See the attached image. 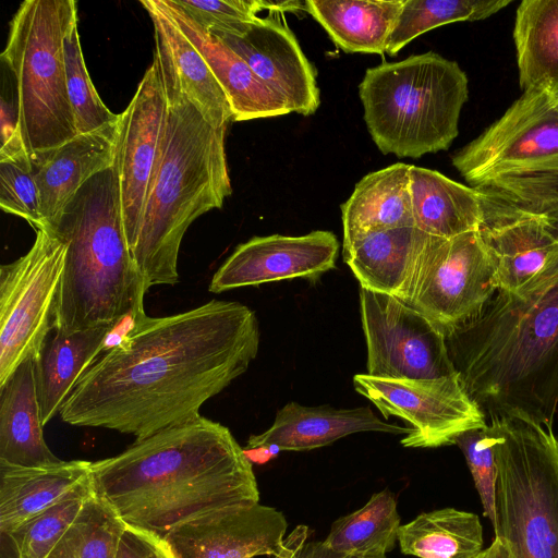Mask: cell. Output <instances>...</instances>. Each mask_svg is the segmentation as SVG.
Wrapping results in <instances>:
<instances>
[{
	"instance_id": "22",
	"label": "cell",
	"mask_w": 558,
	"mask_h": 558,
	"mask_svg": "<svg viewBox=\"0 0 558 558\" xmlns=\"http://www.w3.org/2000/svg\"><path fill=\"white\" fill-rule=\"evenodd\" d=\"M165 3L223 89L231 106L232 121L292 113L286 101L276 95L240 56L192 20L172 0H165Z\"/></svg>"
},
{
	"instance_id": "33",
	"label": "cell",
	"mask_w": 558,
	"mask_h": 558,
	"mask_svg": "<svg viewBox=\"0 0 558 558\" xmlns=\"http://www.w3.org/2000/svg\"><path fill=\"white\" fill-rule=\"evenodd\" d=\"M473 187L544 219L558 232V157L499 172Z\"/></svg>"
},
{
	"instance_id": "23",
	"label": "cell",
	"mask_w": 558,
	"mask_h": 558,
	"mask_svg": "<svg viewBox=\"0 0 558 558\" xmlns=\"http://www.w3.org/2000/svg\"><path fill=\"white\" fill-rule=\"evenodd\" d=\"M429 234L415 226L375 231L343 245L361 288L404 301Z\"/></svg>"
},
{
	"instance_id": "21",
	"label": "cell",
	"mask_w": 558,
	"mask_h": 558,
	"mask_svg": "<svg viewBox=\"0 0 558 558\" xmlns=\"http://www.w3.org/2000/svg\"><path fill=\"white\" fill-rule=\"evenodd\" d=\"M360 432L408 435L412 427L383 422L368 407L335 409L305 407L291 401L277 412L268 429L250 436L244 449L276 446L280 451L312 450Z\"/></svg>"
},
{
	"instance_id": "37",
	"label": "cell",
	"mask_w": 558,
	"mask_h": 558,
	"mask_svg": "<svg viewBox=\"0 0 558 558\" xmlns=\"http://www.w3.org/2000/svg\"><path fill=\"white\" fill-rule=\"evenodd\" d=\"M77 26L78 23L65 37L64 63L68 95L76 130L78 134H84L117 122L119 114L107 108L92 83L84 62Z\"/></svg>"
},
{
	"instance_id": "1",
	"label": "cell",
	"mask_w": 558,
	"mask_h": 558,
	"mask_svg": "<svg viewBox=\"0 0 558 558\" xmlns=\"http://www.w3.org/2000/svg\"><path fill=\"white\" fill-rule=\"evenodd\" d=\"M259 348L255 313L211 300L186 312L133 320L81 376L63 422L145 438L198 416L248 368Z\"/></svg>"
},
{
	"instance_id": "26",
	"label": "cell",
	"mask_w": 558,
	"mask_h": 558,
	"mask_svg": "<svg viewBox=\"0 0 558 558\" xmlns=\"http://www.w3.org/2000/svg\"><path fill=\"white\" fill-rule=\"evenodd\" d=\"M410 166L397 162L363 177L341 205L343 245L367 233L415 226Z\"/></svg>"
},
{
	"instance_id": "43",
	"label": "cell",
	"mask_w": 558,
	"mask_h": 558,
	"mask_svg": "<svg viewBox=\"0 0 558 558\" xmlns=\"http://www.w3.org/2000/svg\"><path fill=\"white\" fill-rule=\"evenodd\" d=\"M476 558H512L506 544L497 536L492 544L481 551Z\"/></svg>"
},
{
	"instance_id": "28",
	"label": "cell",
	"mask_w": 558,
	"mask_h": 558,
	"mask_svg": "<svg viewBox=\"0 0 558 558\" xmlns=\"http://www.w3.org/2000/svg\"><path fill=\"white\" fill-rule=\"evenodd\" d=\"M410 192L415 227L423 232L448 239L478 230L482 210L477 189L411 165Z\"/></svg>"
},
{
	"instance_id": "24",
	"label": "cell",
	"mask_w": 558,
	"mask_h": 558,
	"mask_svg": "<svg viewBox=\"0 0 558 558\" xmlns=\"http://www.w3.org/2000/svg\"><path fill=\"white\" fill-rule=\"evenodd\" d=\"M35 360L26 359L0 385V463L3 464L33 468L62 461L45 440Z\"/></svg>"
},
{
	"instance_id": "9",
	"label": "cell",
	"mask_w": 558,
	"mask_h": 558,
	"mask_svg": "<svg viewBox=\"0 0 558 558\" xmlns=\"http://www.w3.org/2000/svg\"><path fill=\"white\" fill-rule=\"evenodd\" d=\"M66 244L36 230L28 252L0 268V385L26 359L38 357L54 329Z\"/></svg>"
},
{
	"instance_id": "36",
	"label": "cell",
	"mask_w": 558,
	"mask_h": 558,
	"mask_svg": "<svg viewBox=\"0 0 558 558\" xmlns=\"http://www.w3.org/2000/svg\"><path fill=\"white\" fill-rule=\"evenodd\" d=\"M93 494L89 482L11 532H0V558H46Z\"/></svg>"
},
{
	"instance_id": "25",
	"label": "cell",
	"mask_w": 558,
	"mask_h": 558,
	"mask_svg": "<svg viewBox=\"0 0 558 558\" xmlns=\"http://www.w3.org/2000/svg\"><path fill=\"white\" fill-rule=\"evenodd\" d=\"M90 461L46 466L0 463V532H11L90 480Z\"/></svg>"
},
{
	"instance_id": "6",
	"label": "cell",
	"mask_w": 558,
	"mask_h": 558,
	"mask_svg": "<svg viewBox=\"0 0 558 558\" xmlns=\"http://www.w3.org/2000/svg\"><path fill=\"white\" fill-rule=\"evenodd\" d=\"M359 95L377 148L420 158L448 149L458 136L468 77L456 61L428 51L367 69Z\"/></svg>"
},
{
	"instance_id": "41",
	"label": "cell",
	"mask_w": 558,
	"mask_h": 558,
	"mask_svg": "<svg viewBox=\"0 0 558 558\" xmlns=\"http://www.w3.org/2000/svg\"><path fill=\"white\" fill-rule=\"evenodd\" d=\"M117 558H175L163 537L126 525Z\"/></svg>"
},
{
	"instance_id": "27",
	"label": "cell",
	"mask_w": 558,
	"mask_h": 558,
	"mask_svg": "<svg viewBox=\"0 0 558 558\" xmlns=\"http://www.w3.org/2000/svg\"><path fill=\"white\" fill-rule=\"evenodd\" d=\"M118 328V327H117ZM113 327H100L47 337L35 360L36 389L44 426L60 412L74 386L104 352Z\"/></svg>"
},
{
	"instance_id": "2",
	"label": "cell",
	"mask_w": 558,
	"mask_h": 558,
	"mask_svg": "<svg viewBox=\"0 0 558 558\" xmlns=\"http://www.w3.org/2000/svg\"><path fill=\"white\" fill-rule=\"evenodd\" d=\"M89 476L128 525L161 537L209 512L259 502L243 448L228 427L202 415L92 462Z\"/></svg>"
},
{
	"instance_id": "12",
	"label": "cell",
	"mask_w": 558,
	"mask_h": 558,
	"mask_svg": "<svg viewBox=\"0 0 558 558\" xmlns=\"http://www.w3.org/2000/svg\"><path fill=\"white\" fill-rule=\"evenodd\" d=\"M353 385L385 418L397 416L411 424L412 432L400 441L407 448L453 445L462 433L487 425L459 376L408 380L357 374Z\"/></svg>"
},
{
	"instance_id": "44",
	"label": "cell",
	"mask_w": 558,
	"mask_h": 558,
	"mask_svg": "<svg viewBox=\"0 0 558 558\" xmlns=\"http://www.w3.org/2000/svg\"><path fill=\"white\" fill-rule=\"evenodd\" d=\"M341 558H387L386 555H347Z\"/></svg>"
},
{
	"instance_id": "11",
	"label": "cell",
	"mask_w": 558,
	"mask_h": 558,
	"mask_svg": "<svg viewBox=\"0 0 558 558\" xmlns=\"http://www.w3.org/2000/svg\"><path fill=\"white\" fill-rule=\"evenodd\" d=\"M367 374L408 380L459 376L449 356L446 335L403 301L360 288Z\"/></svg>"
},
{
	"instance_id": "42",
	"label": "cell",
	"mask_w": 558,
	"mask_h": 558,
	"mask_svg": "<svg viewBox=\"0 0 558 558\" xmlns=\"http://www.w3.org/2000/svg\"><path fill=\"white\" fill-rule=\"evenodd\" d=\"M289 535L292 542L291 550L280 558H296L299 556L302 547L307 542L308 529L305 525H298Z\"/></svg>"
},
{
	"instance_id": "17",
	"label": "cell",
	"mask_w": 558,
	"mask_h": 558,
	"mask_svg": "<svg viewBox=\"0 0 558 558\" xmlns=\"http://www.w3.org/2000/svg\"><path fill=\"white\" fill-rule=\"evenodd\" d=\"M477 190L482 210L477 231L493 263L498 290L515 291L558 259V232L544 219Z\"/></svg>"
},
{
	"instance_id": "14",
	"label": "cell",
	"mask_w": 558,
	"mask_h": 558,
	"mask_svg": "<svg viewBox=\"0 0 558 558\" xmlns=\"http://www.w3.org/2000/svg\"><path fill=\"white\" fill-rule=\"evenodd\" d=\"M168 102L153 62L126 109L119 114L117 168L124 231L129 247L136 243L149 184L168 120Z\"/></svg>"
},
{
	"instance_id": "20",
	"label": "cell",
	"mask_w": 558,
	"mask_h": 558,
	"mask_svg": "<svg viewBox=\"0 0 558 558\" xmlns=\"http://www.w3.org/2000/svg\"><path fill=\"white\" fill-rule=\"evenodd\" d=\"M118 121L31 159L45 228H51L89 179L114 165Z\"/></svg>"
},
{
	"instance_id": "5",
	"label": "cell",
	"mask_w": 558,
	"mask_h": 558,
	"mask_svg": "<svg viewBox=\"0 0 558 558\" xmlns=\"http://www.w3.org/2000/svg\"><path fill=\"white\" fill-rule=\"evenodd\" d=\"M168 120L132 256L146 292L179 280L183 236L203 214L221 208L232 187L227 125L213 126L183 96L167 99Z\"/></svg>"
},
{
	"instance_id": "7",
	"label": "cell",
	"mask_w": 558,
	"mask_h": 558,
	"mask_svg": "<svg viewBox=\"0 0 558 558\" xmlns=\"http://www.w3.org/2000/svg\"><path fill=\"white\" fill-rule=\"evenodd\" d=\"M77 23L74 0H26L11 20L1 60L15 82L17 126L29 159L78 135L64 63V40Z\"/></svg>"
},
{
	"instance_id": "18",
	"label": "cell",
	"mask_w": 558,
	"mask_h": 558,
	"mask_svg": "<svg viewBox=\"0 0 558 558\" xmlns=\"http://www.w3.org/2000/svg\"><path fill=\"white\" fill-rule=\"evenodd\" d=\"M214 35L240 56L291 112H316L320 104L316 71L277 15L258 16L236 34Z\"/></svg>"
},
{
	"instance_id": "15",
	"label": "cell",
	"mask_w": 558,
	"mask_h": 558,
	"mask_svg": "<svg viewBox=\"0 0 558 558\" xmlns=\"http://www.w3.org/2000/svg\"><path fill=\"white\" fill-rule=\"evenodd\" d=\"M286 531L284 515L258 502L201 515L172 529L163 539L175 558H280L292 546Z\"/></svg>"
},
{
	"instance_id": "30",
	"label": "cell",
	"mask_w": 558,
	"mask_h": 558,
	"mask_svg": "<svg viewBox=\"0 0 558 558\" xmlns=\"http://www.w3.org/2000/svg\"><path fill=\"white\" fill-rule=\"evenodd\" d=\"M513 38L523 92L558 88V0H523Z\"/></svg>"
},
{
	"instance_id": "8",
	"label": "cell",
	"mask_w": 558,
	"mask_h": 558,
	"mask_svg": "<svg viewBox=\"0 0 558 558\" xmlns=\"http://www.w3.org/2000/svg\"><path fill=\"white\" fill-rule=\"evenodd\" d=\"M489 418L497 439L495 536L512 558H558V438L527 420Z\"/></svg>"
},
{
	"instance_id": "13",
	"label": "cell",
	"mask_w": 558,
	"mask_h": 558,
	"mask_svg": "<svg viewBox=\"0 0 558 558\" xmlns=\"http://www.w3.org/2000/svg\"><path fill=\"white\" fill-rule=\"evenodd\" d=\"M558 157V101L546 89L523 92L510 108L452 158L473 186L510 169Z\"/></svg>"
},
{
	"instance_id": "19",
	"label": "cell",
	"mask_w": 558,
	"mask_h": 558,
	"mask_svg": "<svg viewBox=\"0 0 558 558\" xmlns=\"http://www.w3.org/2000/svg\"><path fill=\"white\" fill-rule=\"evenodd\" d=\"M154 25V63L167 99L186 98L213 126L228 125L230 102L209 65L180 29L165 0H142Z\"/></svg>"
},
{
	"instance_id": "16",
	"label": "cell",
	"mask_w": 558,
	"mask_h": 558,
	"mask_svg": "<svg viewBox=\"0 0 558 558\" xmlns=\"http://www.w3.org/2000/svg\"><path fill=\"white\" fill-rule=\"evenodd\" d=\"M339 242L331 231L254 236L240 244L215 272L208 290L259 286L292 278L314 279L336 267Z\"/></svg>"
},
{
	"instance_id": "31",
	"label": "cell",
	"mask_w": 558,
	"mask_h": 558,
	"mask_svg": "<svg viewBox=\"0 0 558 558\" xmlns=\"http://www.w3.org/2000/svg\"><path fill=\"white\" fill-rule=\"evenodd\" d=\"M398 543L402 554L417 558H476L483 527L475 513L444 508L400 525Z\"/></svg>"
},
{
	"instance_id": "10",
	"label": "cell",
	"mask_w": 558,
	"mask_h": 558,
	"mask_svg": "<svg viewBox=\"0 0 558 558\" xmlns=\"http://www.w3.org/2000/svg\"><path fill=\"white\" fill-rule=\"evenodd\" d=\"M497 290L478 231L448 239L429 235L403 302L447 335L475 317Z\"/></svg>"
},
{
	"instance_id": "35",
	"label": "cell",
	"mask_w": 558,
	"mask_h": 558,
	"mask_svg": "<svg viewBox=\"0 0 558 558\" xmlns=\"http://www.w3.org/2000/svg\"><path fill=\"white\" fill-rule=\"evenodd\" d=\"M511 0H404L389 37L386 53L391 57L420 35L459 22L480 21L497 13Z\"/></svg>"
},
{
	"instance_id": "29",
	"label": "cell",
	"mask_w": 558,
	"mask_h": 558,
	"mask_svg": "<svg viewBox=\"0 0 558 558\" xmlns=\"http://www.w3.org/2000/svg\"><path fill=\"white\" fill-rule=\"evenodd\" d=\"M404 0H306L304 11L348 53H386Z\"/></svg>"
},
{
	"instance_id": "39",
	"label": "cell",
	"mask_w": 558,
	"mask_h": 558,
	"mask_svg": "<svg viewBox=\"0 0 558 558\" xmlns=\"http://www.w3.org/2000/svg\"><path fill=\"white\" fill-rule=\"evenodd\" d=\"M0 207L36 230L44 229L39 191L27 155L0 161Z\"/></svg>"
},
{
	"instance_id": "34",
	"label": "cell",
	"mask_w": 558,
	"mask_h": 558,
	"mask_svg": "<svg viewBox=\"0 0 558 558\" xmlns=\"http://www.w3.org/2000/svg\"><path fill=\"white\" fill-rule=\"evenodd\" d=\"M126 525L93 490L46 558H117Z\"/></svg>"
},
{
	"instance_id": "38",
	"label": "cell",
	"mask_w": 558,
	"mask_h": 558,
	"mask_svg": "<svg viewBox=\"0 0 558 558\" xmlns=\"http://www.w3.org/2000/svg\"><path fill=\"white\" fill-rule=\"evenodd\" d=\"M496 442V435L488 424L484 427L469 429L454 440V445L465 457L484 514L493 526L496 521L495 504L498 475Z\"/></svg>"
},
{
	"instance_id": "4",
	"label": "cell",
	"mask_w": 558,
	"mask_h": 558,
	"mask_svg": "<svg viewBox=\"0 0 558 558\" xmlns=\"http://www.w3.org/2000/svg\"><path fill=\"white\" fill-rule=\"evenodd\" d=\"M50 230L66 244L54 331L113 327L144 315V281L129 247L117 168L89 179Z\"/></svg>"
},
{
	"instance_id": "3",
	"label": "cell",
	"mask_w": 558,
	"mask_h": 558,
	"mask_svg": "<svg viewBox=\"0 0 558 558\" xmlns=\"http://www.w3.org/2000/svg\"><path fill=\"white\" fill-rule=\"evenodd\" d=\"M451 362L489 417L553 426L558 405V259L515 291L497 290L446 335Z\"/></svg>"
},
{
	"instance_id": "40",
	"label": "cell",
	"mask_w": 558,
	"mask_h": 558,
	"mask_svg": "<svg viewBox=\"0 0 558 558\" xmlns=\"http://www.w3.org/2000/svg\"><path fill=\"white\" fill-rule=\"evenodd\" d=\"M211 34H236L264 11L263 0H172Z\"/></svg>"
},
{
	"instance_id": "32",
	"label": "cell",
	"mask_w": 558,
	"mask_h": 558,
	"mask_svg": "<svg viewBox=\"0 0 558 558\" xmlns=\"http://www.w3.org/2000/svg\"><path fill=\"white\" fill-rule=\"evenodd\" d=\"M400 525L397 499L385 488L362 508L337 519L324 542L339 556L386 555L398 541Z\"/></svg>"
},
{
	"instance_id": "45",
	"label": "cell",
	"mask_w": 558,
	"mask_h": 558,
	"mask_svg": "<svg viewBox=\"0 0 558 558\" xmlns=\"http://www.w3.org/2000/svg\"><path fill=\"white\" fill-rule=\"evenodd\" d=\"M550 93L555 96V98H556V99H557V101H558V88H556V89L551 90Z\"/></svg>"
}]
</instances>
